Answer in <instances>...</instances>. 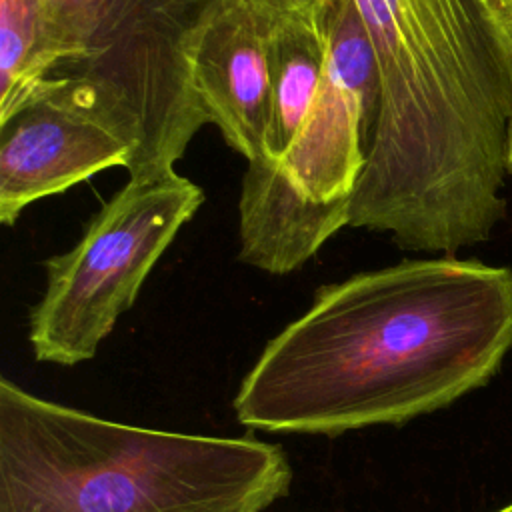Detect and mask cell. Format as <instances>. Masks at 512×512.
Listing matches in <instances>:
<instances>
[{
    "label": "cell",
    "instance_id": "obj_4",
    "mask_svg": "<svg viewBox=\"0 0 512 512\" xmlns=\"http://www.w3.org/2000/svg\"><path fill=\"white\" fill-rule=\"evenodd\" d=\"M328 60L316 104L278 160L248 162L238 200V258L268 274L306 264L348 226L378 100L376 56L354 6L326 12Z\"/></svg>",
    "mask_w": 512,
    "mask_h": 512
},
{
    "label": "cell",
    "instance_id": "obj_7",
    "mask_svg": "<svg viewBox=\"0 0 512 512\" xmlns=\"http://www.w3.org/2000/svg\"><path fill=\"white\" fill-rule=\"evenodd\" d=\"M270 28L272 20L246 2L224 0L204 30L192 64V84L206 122L248 162L266 158Z\"/></svg>",
    "mask_w": 512,
    "mask_h": 512
},
{
    "label": "cell",
    "instance_id": "obj_9",
    "mask_svg": "<svg viewBox=\"0 0 512 512\" xmlns=\"http://www.w3.org/2000/svg\"><path fill=\"white\" fill-rule=\"evenodd\" d=\"M252 6L256 12L268 20H278L290 14H316L322 16L328 12L334 0H242Z\"/></svg>",
    "mask_w": 512,
    "mask_h": 512
},
{
    "label": "cell",
    "instance_id": "obj_5",
    "mask_svg": "<svg viewBox=\"0 0 512 512\" xmlns=\"http://www.w3.org/2000/svg\"><path fill=\"white\" fill-rule=\"evenodd\" d=\"M202 202V188L176 170L128 178L82 238L44 264L46 288L28 320L34 358L60 366L94 358Z\"/></svg>",
    "mask_w": 512,
    "mask_h": 512
},
{
    "label": "cell",
    "instance_id": "obj_10",
    "mask_svg": "<svg viewBox=\"0 0 512 512\" xmlns=\"http://www.w3.org/2000/svg\"><path fill=\"white\" fill-rule=\"evenodd\" d=\"M506 170L512 174V122L508 128V144H506Z\"/></svg>",
    "mask_w": 512,
    "mask_h": 512
},
{
    "label": "cell",
    "instance_id": "obj_8",
    "mask_svg": "<svg viewBox=\"0 0 512 512\" xmlns=\"http://www.w3.org/2000/svg\"><path fill=\"white\" fill-rule=\"evenodd\" d=\"M326 60V14H290L272 22L268 36L272 104L264 160H278L302 130L320 94Z\"/></svg>",
    "mask_w": 512,
    "mask_h": 512
},
{
    "label": "cell",
    "instance_id": "obj_12",
    "mask_svg": "<svg viewBox=\"0 0 512 512\" xmlns=\"http://www.w3.org/2000/svg\"><path fill=\"white\" fill-rule=\"evenodd\" d=\"M496 512H512V502L508 504V506H504V508H500V510H496Z\"/></svg>",
    "mask_w": 512,
    "mask_h": 512
},
{
    "label": "cell",
    "instance_id": "obj_2",
    "mask_svg": "<svg viewBox=\"0 0 512 512\" xmlns=\"http://www.w3.org/2000/svg\"><path fill=\"white\" fill-rule=\"evenodd\" d=\"M290 482L278 444L122 424L0 380V512H262Z\"/></svg>",
    "mask_w": 512,
    "mask_h": 512
},
{
    "label": "cell",
    "instance_id": "obj_6",
    "mask_svg": "<svg viewBox=\"0 0 512 512\" xmlns=\"http://www.w3.org/2000/svg\"><path fill=\"white\" fill-rule=\"evenodd\" d=\"M0 222L108 168H126L132 146L88 114L50 100H34L0 124Z\"/></svg>",
    "mask_w": 512,
    "mask_h": 512
},
{
    "label": "cell",
    "instance_id": "obj_3",
    "mask_svg": "<svg viewBox=\"0 0 512 512\" xmlns=\"http://www.w3.org/2000/svg\"><path fill=\"white\" fill-rule=\"evenodd\" d=\"M42 34L40 96L98 120L132 146L130 178L174 172L206 124L196 48L224 0H26Z\"/></svg>",
    "mask_w": 512,
    "mask_h": 512
},
{
    "label": "cell",
    "instance_id": "obj_1",
    "mask_svg": "<svg viewBox=\"0 0 512 512\" xmlns=\"http://www.w3.org/2000/svg\"><path fill=\"white\" fill-rule=\"evenodd\" d=\"M512 348V270L402 260L320 286L234 396L240 424L338 436L402 424L484 386Z\"/></svg>",
    "mask_w": 512,
    "mask_h": 512
},
{
    "label": "cell",
    "instance_id": "obj_11",
    "mask_svg": "<svg viewBox=\"0 0 512 512\" xmlns=\"http://www.w3.org/2000/svg\"><path fill=\"white\" fill-rule=\"evenodd\" d=\"M498 2H500V8H502L506 20H508L510 26H512V0H498Z\"/></svg>",
    "mask_w": 512,
    "mask_h": 512
}]
</instances>
